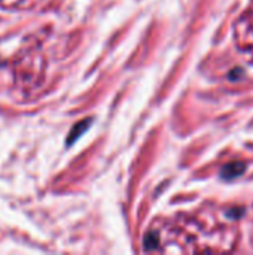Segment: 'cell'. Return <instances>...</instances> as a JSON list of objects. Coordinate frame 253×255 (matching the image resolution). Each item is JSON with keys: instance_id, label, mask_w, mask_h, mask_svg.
<instances>
[{"instance_id": "obj_2", "label": "cell", "mask_w": 253, "mask_h": 255, "mask_svg": "<svg viewBox=\"0 0 253 255\" xmlns=\"http://www.w3.org/2000/svg\"><path fill=\"white\" fill-rule=\"evenodd\" d=\"M234 34L239 49L248 58L253 60V3L237 19Z\"/></svg>"}, {"instance_id": "obj_3", "label": "cell", "mask_w": 253, "mask_h": 255, "mask_svg": "<svg viewBox=\"0 0 253 255\" xmlns=\"http://www.w3.org/2000/svg\"><path fill=\"white\" fill-rule=\"evenodd\" d=\"M43 0H0V6L9 9H30Z\"/></svg>"}, {"instance_id": "obj_4", "label": "cell", "mask_w": 253, "mask_h": 255, "mask_svg": "<svg viewBox=\"0 0 253 255\" xmlns=\"http://www.w3.org/2000/svg\"><path fill=\"white\" fill-rule=\"evenodd\" d=\"M245 170V164H240V163H233V164H228L224 167L222 170V176L225 179H233V178H237L243 173Z\"/></svg>"}, {"instance_id": "obj_1", "label": "cell", "mask_w": 253, "mask_h": 255, "mask_svg": "<svg viewBox=\"0 0 253 255\" xmlns=\"http://www.w3.org/2000/svg\"><path fill=\"white\" fill-rule=\"evenodd\" d=\"M236 236L228 224L203 215H179L157 221L146 232L143 247L149 253H224L234 248Z\"/></svg>"}]
</instances>
